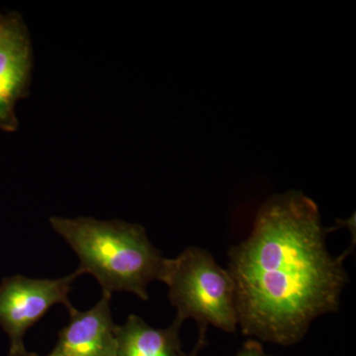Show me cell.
<instances>
[{"label":"cell","instance_id":"obj_1","mask_svg":"<svg viewBox=\"0 0 356 356\" xmlns=\"http://www.w3.org/2000/svg\"><path fill=\"white\" fill-rule=\"evenodd\" d=\"M317 204L298 191L275 194L252 232L229 248L238 325L245 336L291 346L316 318L336 313L348 284L346 250L332 257Z\"/></svg>","mask_w":356,"mask_h":356},{"label":"cell","instance_id":"obj_2","mask_svg":"<svg viewBox=\"0 0 356 356\" xmlns=\"http://www.w3.org/2000/svg\"><path fill=\"white\" fill-rule=\"evenodd\" d=\"M51 228L79 257L77 270L92 275L102 293H133L149 300L147 286L159 280L165 257L139 224L93 218L51 217Z\"/></svg>","mask_w":356,"mask_h":356},{"label":"cell","instance_id":"obj_3","mask_svg":"<svg viewBox=\"0 0 356 356\" xmlns=\"http://www.w3.org/2000/svg\"><path fill=\"white\" fill-rule=\"evenodd\" d=\"M159 281L168 286L175 318L182 324L194 318L199 332H207L209 325L226 332L238 329L234 281L207 250L188 247L165 259Z\"/></svg>","mask_w":356,"mask_h":356},{"label":"cell","instance_id":"obj_4","mask_svg":"<svg viewBox=\"0 0 356 356\" xmlns=\"http://www.w3.org/2000/svg\"><path fill=\"white\" fill-rule=\"evenodd\" d=\"M79 270L57 280H31L22 275L6 277L0 284V327L10 341L9 353L26 350L24 336L56 304H62L70 314L76 309L69 299Z\"/></svg>","mask_w":356,"mask_h":356},{"label":"cell","instance_id":"obj_5","mask_svg":"<svg viewBox=\"0 0 356 356\" xmlns=\"http://www.w3.org/2000/svg\"><path fill=\"white\" fill-rule=\"evenodd\" d=\"M33 67L31 42L19 14L0 13V130L18 128L15 107L29 95Z\"/></svg>","mask_w":356,"mask_h":356},{"label":"cell","instance_id":"obj_6","mask_svg":"<svg viewBox=\"0 0 356 356\" xmlns=\"http://www.w3.org/2000/svg\"><path fill=\"white\" fill-rule=\"evenodd\" d=\"M111 297L102 293L90 310L70 314L69 324L58 332L55 348L46 356H116Z\"/></svg>","mask_w":356,"mask_h":356},{"label":"cell","instance_id":"obj_7","mask_svg":"<svg viewBox=\"0 0 356 356\" xmlns=\"http://www.w3.org/2000/svg\"><path fill=\"white\" fill-rule=\"evenodd\" d=\"M181 325L175 318L170 327L154 329L139 316L130 315L116 327V356H184Z\"/></svg>","mask_w":356,"mask_h":356},{"label":"cell","instance_id":"obj_8","mask_svg":"<svg viewBox=\"0 0 356 356\" xmlns=\"http://www.w3.org/2000/svg\"><path fill=\"white\" fill-rule=\"evenodd\" d=\"M235 356H274L268 355L264 351L261 343L254 339H250L243 344L240 350L236 353Z\"/></svg>","mask_w":356,"mask_h":356},{"label":"cell","instance_id":"obj_9","mask_svg":"<svg viewBox=\"0 0 356 356\" xmlns=\"http://www.w3.org/2000/svg\"><path fill=\"white\" fill-rule=\"evenodd\" d=\"M206 336H201L199 334L197 343H196L195 348L191 353H184V356H198V353L202 350L204 346H206Z\"/></svg>","mask_w":356,"mask_h":356},{"label":"cell","instance_id":"obj_10","mask_svg":"<svg viewBox=\"0 0 356 356\" xmlns=\"http://www.w3.org/2000/svg\"><path fill=\"white\" fill-rule=\"evenodd\" d=\"M9 356H40L35 353H29L26 350L18 351V353H9Z\"/></svg>","mask_w":356,"mask_h":356}]
</instances>
